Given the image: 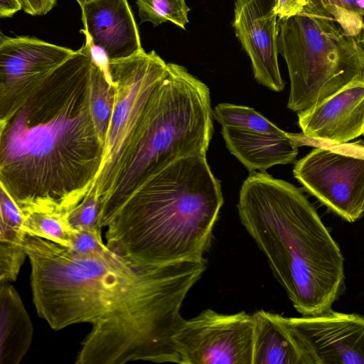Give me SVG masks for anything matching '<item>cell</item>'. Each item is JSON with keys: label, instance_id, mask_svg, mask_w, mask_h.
<instances>
[{"label": "cell", "instance_id": "1", "mask_svg": "<svg viewBox=\"0 0 364 364\" xmlns=\"http://www.w3.org/2000/svg\"><path fill=\"white\" fill-rule=\"evenodd\" d=\"M24 247L39 316L57 331L92 325L76 363L178 361L173 337L184 321L182 304L206 269L205 259L135 266L108 247L80 255L28 235Z\"/></svg>", "mask_w": 364, "mask_h": 364}, {"label": "cell", "instance_id": "2", "mask_svg": "<svg viewBox=\"0 0 364 364\" xmlns=\"http://www.w3.org/2000/svg\"><path fill=\"white\" fill-rule=\"evenodd\" d=\"M92 48L86 38L0 122V186L19 208L55 204L72 211L95 183L104 145L90 109Z\"/></svg>", "mask_w": 364, "mask_h": 364}, {"label": "cell", "instance_id": "3", "mask_svg": "<svg viewBox=\"0 0 364 364\" xmlns=\"http://www.w3.org/2000/svg\"><path fill=\"white\" fill-rule=\"evenodd\" d=\"M223 204L206 156L178 159L140 181L98 221L106 245L135 266L203 260Z\"/></svg>", "mask_w": 364, "mask_h": 364}, {"label": "cell", "instance_id": "4", "mask_svg": "<svg viewBox=\"0 0 364 364\" xmlns=\"http://www.w3.org/2000/svg\"><path fill=\"white\" fill-rule=\"evenodd\" d=\"M237 208L294 309L303 316L331 309L346 290L344 257L301 190L265 171H252L241 186Z\"/></svg>", "mask_w": 364, "mask_h": 364}, {"label": "cell", "instance_id": "5", "mask_svg": "<svg viewBox=\"0 0 364 364\" xmlns=\"http://www.w3.org/2000/svg\"><path fill=\"white\" fill-rule=\"evenodd\" d=\"M213 118L208 86L185 67L168 63L166 75L143 109L98 220L152 173L182 157L206 156Z\"/></svg>", "mask_w": 364, "mask_h": 364}, {"label": "cell", "instance_id": "6", "mask_svg": "<svg viewBox=\"0 0 364 364\" xmlns=\"http://www.w3.org/2000/svg\"><path fill=\"white\" fill-rule=\"evenodd\" d=\"M278 53L289 76L287 107L304 112L343 86L364 77V47L326 11L307 4L278 21Z\"/></svg>", "mask_w": 364, "mask_h": 364}, {"label": "cell", "instance_id": "7", "mask_svg": "<svg viewBox=\"0 0 364 364\" xmlns=\"http://www.w3.org/2000/svg\"><path fill=\"white\" fill-rule=\"evenodd\" d=\"M109 70L116 87L114 109L95 183L101 205L110 196L125 151L133 136L146 103L168 70L154 50L143 49L127 58L109 60Z\"/></svg>", "mask_w": 364, "mask_h": 364}, {"label": "cell", "instance_id": "8", "mask_svg": "<svg viewBox=\"0 0 364 364\" xmlns=\"http://www.w3.org/2000/svg\"><path fill=\"white\" fill-rule=\"evenodd\" d=\"M294 178L331 212L348 223L364 214V156L318 146L299 159Z\"/></svg>", "mask_w": 364, "mask_h": 364}, {"label": "cell", "instance_id": "9", "mask_svg": "<svg viewBox=\"0 0 364 364\" xmlns=\"http://www.w3.org/2000/svg\"><path fill=\"white\" fill-rule=\"evenodd\" d=\"M252 314L205 309L186 320L173 337L181 364H252Z\"/></svg>", "mask_w": 364, "mask_h": 364}, {"label": "cell", "instance_id": "10", "mask_svg": "<svg viewBox=\"0 0 364 364\" xmlns=\"http://www.w3.org/2000/svg\"><path fill=\"white\" fill-rule=\"evenodd\" d=\"M75 50L35 37L0 38V122L8 120Z\"/></svg>", "mask_w": 364, "mask_h": 364}, {"label": "cell", "instance_id": "11", "mask_svg": "<svg viewBox=\"0 0 364 364\" xmlns=\"http://www.w3.org/2000/svg\"><path fill=\"white\" fill-rule=\"evenodd\" d=\"M314 364H364V316L330 309L287 317Z\"/></svg>", "mask_w": 364, "mask_h": 364}, {"label": "cell", "instance_id": "12", "mask_svg": "<svg viewBox=\"0 0 364 364\" xmlns=\"http://www.w3.org/2000/svg\"><path fill=\"white\" fill-rule=\"evenodd\" d=\"M275 0H235L232 27L249 56L254 77L274 91L284 90L278 63V16Z\"/></svg>", "mask_w": 364, "mask_h": 364}, {"label": "cell", "instance_id": "13", "mask_svg": "<svg viewBox=\"0 0 364 364\" xmlns=\"http://www.w3.org/2000/svg\"><path fill=\"white\" fill-rule=\"evenodd\" d=\"M297 115L302 134L311 139L344 144L363 135L364 77Z\"/></svg>", "mask_w": 364, "mask_h": 364}, {"label": "cell", "instance_id": "14", "mask_svg": "<svg viewBox=\"0 0 364 364\" xmlns=\"http://www.w3.org/2000/svg\"><path fill=\"white\" fill-rule=\"evenodd\" d=\"M80 7L81 32L109 60L127 58L143 50L127 0H92Z\"/></svg>", "mask_w": 364, "mask_h": 364}, {"label": "cell", "instance_id": "15", "mask_svg": "<svg viewBox=\"0 0 364 364\" xmlns=\"http://www.w3.org/2000/svg\"><path fill=\"white\" fill-rule=\"evenodd\" d=\"M221 133L229 151L250 173L291 164L299 153V145L289 133L274 135L229 127H223Z\"/></svg>", "mask_w": 364, "mask_h": 364}, {"label": "cell", "instance_id": "16", "mask_svg": "<svg viewBox=\"0 0 364 364\" xmlns=\"http://www.w3.org/2000/svg\"><path fill=\"white\" fill-rule=\"evenodd\" d=\"M252 364H314L287 323V317L259 310L252 314Z\"/></svg>", "mask_w": 364, "mask_h": 364}, {"label": "cell", "instance_id": "17", "mask_svg": "<svg viewBox=\"0 0 364 364\" xmlns=\"http://www.w3.org/2000/svg\"><path fill=\"white\" fill-rule=\"evenodd\" d=\"M33 328L19 294L0 282V363L18 364L31 346Z\"/></svg>", "mask_w": 364, "mask_h": 364}, {"label": "cell", "instance_id": "18", "mask_svg": "<svg viewBox=\"0 0 364 364\" xmlns=\"http://www.w3.org/2000/svg\"><path fill=\"white\" fill-rule=\"evenodd\" d=\"M0 282L15 281L27 257L21 209L0 186Z\"/></svg>", "mask_w": 364, "mask_h": 364}, {"label": "cell", "instance_id": "19", "mask_svg": "<svg viewBox=\"0 0 364 364\" xmlns=\"http://www.w3.org/2000/svg\"><path fill=\"white\" fill-rule=\"evenodd\" d=\"M27 235L70 247L72 235L68 217L70 210L54 204H37L19 208Z\"/></svg>", "mask_w": 364, "mask_h": 364}, {"label": "cell", "instance_id": "20", "mask_svg": "<svg viewBox=\"0 0 364 364\" xmlns=\"http://www.w3.org/2000/svg\"><path fill=\"white\" fill-rule=\"evenodd\" d=\"M116 87L93 60L90 82V109L96 130L104 146L114 109Z\"/></svg>", "mask_w": 364, "mask_h": 364}, {"label": "cell", "instance_id": "21", "mask_svg": "<svg viewBox=\"0 0 364 364\" xmlns=\"http://www.w3.org/2000/svg\"><path fill=\"white\" fill-rule=\"evenodd\" d=\"M213 116L222 127L274 135L287 134L254 109L246 106L220 103L213 109Z\"/></svg>", "mask_w": 364, "mask_h": 364}, {"label": "cell", "instance_id": "22", "mask_svg": "<svg viewBox=\"0 0 364 364\" xmlns=\"http://www.w3.org/2000/svg\"><path fill=\"white\" fill-rule=\"evenodd\" d=\"M141 22H150L156 26L171 22L185 30L189 22L191 9L186 0H136Z\"/></svg>", "mask_w": 364, "mask_h": 364}, {"label": "cell", "instance_id": "23", "mask_svg": "<svg viewBox=\"0 0 364 364\" xmlns=\"http://www.w3.org/2000/svg\"><path fill=\"white\" fill-rule=\"evenodd\" d=\"M307 4L326 11L347 33L360 36L364 24V0H307Z\"/></svg>", "mask_w": 364, "mask_h": 364}, {"label": "cell", "instance_id": "24", "mask_svg": "<svg viewBox=\"0 0 364 364\" xmlns=\"http://www.w3.org/2000/svg\"><path fill=\"white\" fill-rule=\"evenodd\" d=\"M101 201L95 191H90L83 200L71 211L69 224L73 230H96L98 225Z\"/></svg>", "mask_w": 364, "mask_h": 364}, {"label": "cell", "instance_id": "25", "mask_svg": "<svg viewBox=\"0 0 364 364\" xmlns=\"http://www.w3.org/2000/svg\"><path fill=\"white\" fill-rule=\"evenodd\" d=\"M69 248L80 255H92L103 252L107 247L102 241L101 229H99L74 230Z\"/></svg>", "mask_w": 364, "mask_h": 364}, {"label": "cell", "instance_id": "26", "mask_svg": "<svg viewBox=\"0 0 364 364\" xmlns=\"http://www.w3.org/2000/svg\"><path fill=\"white\" fill-rule=\"evenodd\" d=\"M307 0H275L274 10L279 19L289 18L301 13Z\"/></svg>", "mask_w": 364, "mask_h": 364}, {"label": "cell", "instance_id": "27", "mask_svg": "<svg viewBox=\"0 0 364 364\" xmlns=\"http://www.w3.org/2000/svg\"><path fill=\"white\" fill-rule=\"evenodd\" d=\"M23 10L33 16L46 14L56 4L57 0H21Z\"/></svg>", "mask_w": 364, "mask_h": 364}, {"label": "cell", "instance_id": "28", "mask_svg": "<svg viewBox=\"0 0 364 364\" xmlns=\"http://www.w3.org/2000/svg\"><path fill=\"white\" fill-rule=\"evenodd\" d=\"M23 9L21 0H0V17L9 18Z\"/></svg>", "mask_w": 364, "mask_h": 364}, {"label": "cell", "instance_id": "29", "mask_svg": "<svg viewBox=\"0 0 364 364\" xmlns=\"http://www.w3.org/2000/svg\"><path fill=\"white\" fill-rule=\"evenodd\" d=\"M359 39H360V41L361 44L364 47V24L363 26V28H362L360 35L359 36Z\"/></svg>", "mask_w": 364, "mask_h": 364}, {"label": "cell", "instance_id": "30", "mask_svg": "<svg viewBox=\"0 0 364 364\" xmlns=\"http://www.w3.org/2000/svg\"><path fill=\"white\" fill-rule=\"evenodd\" d=\"M77 3L80 4V6H82L84 4L89 2L92 0H76Z\"/></svg>", "mask_w": 364, "mask_h": 364}]
</instances>
